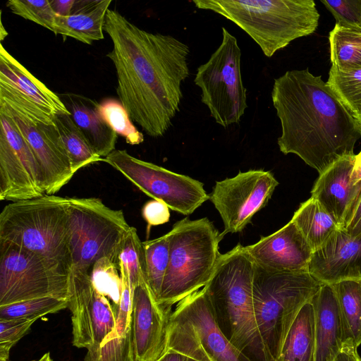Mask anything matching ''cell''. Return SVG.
<instances>
[{"mask_svg":"<svg viewBox=\"0 0 361 361\" xmlns=\"http://www.w3.org/2000/svg\"><path fill=\"white\" fill-rule=\"evenodd\" d=\"M90 279L97 290L115 305H118L122 281L118 266L107 258L98 260L93 265Z\"/></svg>","mask_w":361,"mask_h":361,"instance_id":"cell-36","label":"cell"},{"mask_svg":"<svg viewBox=\"0 0 361 361\" xmlns=\"http://www.w3.org/2000/svg\"><path fill=\"white\" fill-rule=\"evenodd\" d=\"M333 15L336 25L361 30V0H321Z\"/></svg>","mask_w":361,"mask_h":361,"instance_id":"cell-38","label":"cell"},{"mask_svg":"<svg viewBox=\"0 0 361 361\" xmlns=\"http://www.w3.org/2000/svg\"><path fill=\"white\" fill-rule=\"evenodd\" d=\"M308 271L280 272L255 264L253 307L259 334L274 361L301 308L321 286Z\"/></svg>","mask_w":361,"mask_h":361,"instance_id":"cell-8","label":"cell"},{"mask_svg":"<svg viewBox=\"0 0 361 361\" xmlns=\"http://www.w3.org/2000/svg\"><path fill=\"white\" fill-rule=\"evenodd\" d=\"M68 307V300L43 297L0 306V319H37Z\"/></svg>","mask_w":361,"mask_h":361,"instance_id":"cell-33","label":"cell"},{"mask_svg":"<svg viewBox=\"0 0 361 361\" xmlns=\"http://www.w3.org/2000/svg\"><path fill=\"white\" fill-rule=\"evenodd\" d=\"M0 111L7 114L33 152L42 170L46 195H54L74 176L71 161L59 140L55 125H39L5 104Z\"/></svg>","mask_w":361,"mask_h":361,"instance_id":"cell-17","label":"cell"},{"mask_svg":"<svg viewBox=\"0 0 361 361\" xmlns=\"http://www.w3.org/2000/svg\"><path fill=\"white\" fill-rule=\"evenodd\" d=\"M356 119L357 120V121H358V123L360 124V128H361V116H360L357 118H356Z\"/></svg>","mask_w":361,"mask_h":361,"instance_id":"cell-48","label":"cell"},{"mask_svg":"<svg viewBox=\"0 0 361 361\" xmlns=\"http://www.w3.org/2000/svg\"><path fill=\"white\" fill-rule=\"evenodd\" d=\"M244 30L270 58L292 41L313 34L319 13L313 0H194Z\"/></svg>","mask_w":361,"mask_h":361,"instance_id":"cell-4","label":"cell"},{"mask_svg":"<svg viewBox=\"0 0 361 361\" xmlns=\"http://www.w3.org/2000/svg\"><path fill=\"white\" fill-rule=\"evenodd\" d=\"M171 307L159 304L148 286L133 290L132 333L136 361H157L166 350Z\"/></svg>","mask_w":361,"mask_h":361,"instance_id":"cell-18","label":"cell"},{"mask_svg":"<svg viewBox=\"0 0 361 361\" xmlns=\"http://www.w3.org/2000/svg\"><path fill=\"white\" fill-rule=\"evenodd\" d=\"M66 97L68 104L66 106L74 123L95 152L101 157H106L115 150L118 134L99 114V104L75 94H68Z\"/></svg>","mask_w":361,"mask_h":361,"instance_id":"cell-25","label":"cell"},{"mask_svg":"<svg viewBox=\"0 0 361 361\" xmlns=\"http://www.w3.org/2000/svg\"><path fill=\"white\" fill-rule=\"evenodd\" d=\"M118 260V267L127 271L133 290L140 283L148 286L144 244L135 227L131 226L126 235Z\"/></svg>","mask_w":361,"mask_h":361,"instance_id":"cell-32","label":"cell"},{"mask_svg":"<svg viewBox=\"0 0 361 361\" xmlns=\"http://www.w3.org/2000/svg\"><path fill=\"white\" fill-rule=\"evenodd\" d=\"M104 31L113 44L106 56L115 66L119 101L148 135L163 136L180 110L189 47L140 28L116 10L107 11Z\"/></svg>","mask_w":361,"mask_h":361,"instance_id":"cell-1","label":"cell"},{"mask_svg":"<svg viewBox=\"0 0 361 361\" xmlns=\"http://www.w3.org/2000/svg\"><path fill=\"white\" fill-rule=\"evenodd\" d=\"M32 361H52V360L51 358L50 353H47L44 354L39 360Z\"/></svg>","mask_w":361,"mask_h":361,"instance_id":"cell-46","label":"cell"},{"mask_svg":"<svg viewBox=\"0 0 361 361\" xmlns=\"http://www.w3.org/2000/svg\"><path fill=\"white\" fill-rule=\"evenodd\" d=\"M339 307L344 341L361 345V279H347L331 285Z\"/></svg>","mask_w":361,"mask_h":361,"instance_id":"cell-29","label":"cell"},{"mask_svg":"<svg viewBox=\"0 0 361 361\" xmlns=\"http://www.w3.org/2000/svg\"><path fill=\"white\" fill-rule=\"evenodd\" d=\"M308 271L321 284L361 279V234L353 236L343 228L336 230L313 251Z\"/></svg>","mask_w":361,"mask_h":361,"instance_id":"cell-20","label":"cell"},{"mask_svg":"<svg viewBox=\"0 0 361 361\" xmlns=\"http://www.w3.org/2000/svg\"><path fill=\"white\" fill-rule=\"evenodd\" d=\"M71 269L69 283L90 280L93 265L107 258L118 267V257L130 226L122 210L96 197H68Z\"/></svg>","mask_w":361,"mask_h":361,"instance_id":"cell-7","label":"cell"},{"mask_svg":"<svg viewBox=\"0 0 361 361\" xmlns=\"http://www.w3.org/2000/svg\"><path fill=\"white\" fill-rule=\"evenodd\" d=\"M121 293L112 331L96 348L87 350L84 361H136L132 333L133 290L127 271L118 267Z\"/></svg>","mask_w":361,"mask_h":361,"instance_id":"cell-22","label":"cell"},{"mask_svg":"<svg viewBox=\"0 0 361 361\" xmlns=\"http://www.w3.org/2000/svg\"><path fill=\"white\" fill-rule=\"evenodd\" d=\"M291 220L313 251L322 246L340 228L333 216L312 197L300 204Z\"/></svg>","mask_w":361,"mask_h":361,"instance_id":"cell-27","label":"cell"},{"mask_svg":"<svg viewBox=\"0 0 361 361\" xmlns=\"http://www.w3.org/2000/svg\"><path fill=\"white\" fill-rule=\"evenodd\" d=\"M52 120L74 173L89 164L104 160L92 149L71 114H56Z\"/></svg>","mask_w":361,"mask_h":361,"instance_id":"cell-28","label":"cell"},{"mask_svg":"<svg viewBox=\"0 0 361 361\" xmlns=\"http://www.w3.org/2000/svg\"><path fill=\"white\" fill-rule=\"evenodd\" d=\"M147 284L156 300L159 298L170 259V243L168 233L143 242Z\"/></svg>","mask_w":361,"mask_h":361,"instance_id":"cell-31","label":"cell"},{"mask_svg":"<svg viewBox=\"0 0 361 361\" xmlns=\"http://www.w3.org/2000/svg\"><path fill=\"white\" fill-rule=\"evenodd\" d=\"M355 154L344 157L322 173L314 182L311 197L317 200L343 228L361 196V181L352 179Z\"/></svg>","mask_w":361,"mask_h":361,"instance_id":"cell-21","label":"cell"},{"mask_svg":"<svg viewBox=\"0 0 361 361\" xmlns=\"http://www.w3.org/2000/svg\"><path fill=\"white\" fill-rule=\"evenodd\" d=\"M90 281L69 284L68 307L71 312L73 345L97 348L116 324L117 305Z\"/></svg>","mask_w":361,"mask_h":361,"instance_id":"cell-16","label":"cell"},{"mask_svg":"<svg viewBox=\"0 0 361 361\" xmlns=\"http://www.w3.org/2000/svg\"><path fill=\"white\" fill-rule=\"evenodd\" d=\"M188 361H197V360L188 357Z\"/></svg>","mask_w":361,"mask_h":361,"instance_id":"cell-49","label":"cell"},{"mask_svg":"<svg viewBox=\"0 0 361 361\" xmlns=\"http://www.w3.org/2000/svg\"><path fill=\"white\" fill-rule=\"evenodd\" d=\"M167 233L170 259L159 303L172 307L208 283L221 255L219 245L224 235L207 217L181 219Z\"/></svg>","mask_w":361,"mask_h":361,"instance_id":"cell-6","label":"cell"},{"mask_svg":"<svg viewBox=\"0 0 361 361\" xmlns=\"http://www.w3.org/2000/svg\"><path fill=\"white\" fill-rule=\"evenodd\" d=\"M188 357L173 350L166 352L157 361H188Z\"/></svg>","mask_w":361,"mask_h":361,"instance_id":"cell-44","label":"cell"},{"mask_svg":"<svg viewBox=\"0 0 361 361\" xmlns=\"http://www.w3.org/2000/svg\"><path fill=\"white\" fill-rule=\"evenodd\" d=\"M111 0H75L71 15L56 16L53 32L87 44L104 39V25Z\"/></svg>","mask_w":361,"mask_h":361,"instance_id":"cell-24","label":"cell"},{"mask_svg":"<svg viewBox=\"0 0 361 361\" xmlns=\"http://www.w3.org/2000/svg\"><path fill=\"white\" fill-rule=\"evenodd\" d=\"M222 40L209 60L200 65L194 82L201 102L215 122L224 128L240 123L247 104L241 75V51L237 39L221 27Z\"/></svg>","mask_w":361,"mask_h":361,"instance_id":"cell-10","label":"cell"},{"mask_svg":"<svg viewBox=\"0 0 361 361\" xmlns=\"http://www.w3.org/2000/svg\"><path fill=\"white\" fill-rule=\"evenodd\" d=\"M326 82L355 118L361 116V69L342 72L331 66Z\"/></svg>","mask_w":361,"mask_h":361,"instance_id":"cell-34","label":"cell"},{"mask_svg":"<svg viewBox=\"0 0 361 361\" xmlns=\"http://www.w3.org/2000/svg\"><path fill=\"white\" fill-rule=\"evenodd\" d=\"M343 229L353 236L361 234V196Z\"/></svg>","mask_w":361,"mask_h":361,"instance_id":"cell-42","label":"cell"},{"mask_svg":"<svg viewBox=\"0 0 361 361\" xmlns=\"http://www.w3.org/2000/svg\"><path fill=\"white\" fill-rule=\"evenodd\" d=\"M98 110L104 120L127 143L139 145L144 141L143 134L132 123L121 102L113 98L104 99L98 104Z\"/></svg>","mask_w":361,"mask_h":361,"instance_id":"cell-35","label":"cell"},{"mask_svg":"<svg viewBox=\"0 0 361 361\" xmlns=\"http://www.w3.org/2000/svg\"><path fill=\"white\" fill-rule=\"evenodd\" d=\"M314 312L311 300L301 308L288 331L279 361H314Z\"/></svg>","mask_w":361,"mask_h":361,"instance_id":"cell-26","label":"cell"},{"mask_svg":"<svg viewBox=\"0 0 361 361\" xmlns=\"http://www.w3.org/2000/svg\"><path fill=\"white\" fill-rule=\"evenodd\" d=\"M329 39L331 66L342 72L361 69V30L335 25Z\"/></svg>","mask_w":361,"mask_h":361,"instance_id":"cell-30","label":"cell"},{"mask_svg":"<svg viewBox=\"0 0 361 361\" xmlns=\"http://www.w3.org/2000/svg\"><path fill=\"white\" fill-rule=\"evenodd\" d=\"M334 361H361L355 343L350 339L344 341L340 352Z\"/></svg>","mask_w":361,"mask_h":361,"instance_id":"cell-41","label":"cell"},{"mask_svg":"<svg viewBox=\"0 0 361 361\" xmlns=\"http://www.w3.org/2000/svg\"><path fill=\"white\" fill-rule=\"evenodd\" d=\"M35 322L31 319H0V359L8 360L11 348Z\"/></svg>","mask_w":361,"mask_h":361,"instance_id":"cell-39","label":"cell"},{"mask_svg":"<svg viewBox=\"0 0 361 361\" xmlns=\"http://www.w3.org/2000/svg\"><path fill=\"white\" fill-rule=\"evenodd\" d=\"M43 297L68 300V275L41 255L0 242V306Z\"/></svg>","mask_w":361,"mask_h":361,"instance_id":"cell-11","label":"cell"},{"mask_svg":"<svg viewBox=\"0 0 361 361\" xmlns=\"http://www.w3.org/2000/svg\"><path fill=\"white\" fill-rule=\"evenodd\" d=\"M7 35H8V32L6 30H4L2 23L1 22V32H0L1 40H3Z\"/></svg>","mask_w":361,"mask_h":361,"instance_id":"cell-47","label":"cell"},{"mask_svg":"<svg viewBox=\"0 0 361 361\" xmlns=\"http://www.w3.org/2000/svg\"><path fill=\"white\" fill-rule=\"evenodd\" d=\"M142 215L147 223L148 229L152 226L166 224L170 219L169 207L164 202L154 199L143 205Z\"/></svg>","mask_w":361,"mask_h":361,"instance_id":"cell-40","label":"cell"},{"mask_svg":"<svg viewBox=\"0 0 361 361\" xmlns=\"http://www.w3.org/2000/svg\"><path fill=\"white\" fill-rule=\"evenodd\" d=\"M314 312V360L334 361L344 342L339 307L331 285L322 284L312 299Z\"/></svg>","mask_w":361,"mask_h":361,"instance_id":"cell-23","label":"cell"},{"mask_svg":"<svg viewBox=\"0 0 361 361\" xmlns=\"http://www.w3.org/2000/svg\"><path fill=\"white\" fill-rule=\"evenodd\" d=\"M44 195L38 161L13 120L0 111V200L13 202Z\"/></svg>","mask_w":361,"mask_h":361,"instance_id":"cell-15","label":"cell"},{"mask_svg":"<svg viewBox=\"0 0 361 361\" xmlns=\"http://www.w3.org/2000/svg\"><path fill=\"white\" fill-rule=\"evenodd\" d=\"M68 198L55 195L6 205L0 214V242L42 256L70 274Z\"/></svg>","mask_w":361,"mask_h":361,"instance_id":"cell-5","label":"cell"},{"mask_svg":"<svg viewBox=\"0 0 361 361\" xmlns=\"http://www.w3.org/2000/svg\"><path fill=\"white\" fill-rule=\"evenodd\" d=\"M279 183L269 171L250 169L216 181L209 200L220 214L221 234L241 232L264 208Z\"/></svg>","mask_w":361,"mask_h":361,"instance_id":"cell-13","label":"cell"},{"mask_svg":"<svg viewBox=\"0 0 361 361\" xmlns=\"http://www.w3.org/2000/svg\"><path fill=\"white\" fill-rule=\"evenodd\" d=\"M166 350L197 361H250L219 329L203 288L183 298L172 312Z\"/></svg>","mask_w":361,"mask_h":361,"instance_id":"cell-9","label":"cell"},{"mask_svg":"<svg viewBox=\"0 0 361 361\" xmlns=\"http://www.w3.org/2000/svg\"><path fill=\"white\" fill-rule=\"evenodd\" d=\"M103 161L147 195L183 215L192 214L209 200L203 183L139 159L126 149H115Z\"/></svg>","mask_w":361,"mask_h":361,"instance_id":"cell-12","label":"cell"},{"mask_svg":"<svg viewBox=\"0 0 361 361\" xmlns=\"http://www.w3.org/2000/svg\"><path fill=\"white\" fill-rule=\"evenodd\" d=\"M255 263L238 243L221 254L208 283L202 288L214 319L227 340L250 361H274L257 325L253 307Z\"/></svg>","mask_w":361,"mask_h":361,"instance_id":"cell-3","label":"cell"},{"mask_svg":"<svg viewBox=\"0 0 361 361\" xmlns=\"http://www.w3.org/2000/svg\"><path fill=\"white\" fill-rule=\"evenodd\" d=\"M245 248L256 265L280 272L308 271L313 253L291 219L277 231L261 237L256 243Z\"/></svg>","mask_w":361,"mask_h":361,"instance_id":"cell-19","label":"cell"},{"mask_svg":"<svg viewBox=\"0 0 361 361\" xmlns=\"http://www.w3.org/2000/svg\"><path fill=\"white\" fill-rule=\"evenodd\" d=\"M352 179L355 183L361 181V152L358 154L355 155Z\"/></svg>","mask_w":361,"mask_h":361,"instance_id":"cell-45","label":"cell"},{"mask_svg":"<svg viewBox=\"0 0 361 361\" xmlns=\"http://www.w3.org/2000/svg\"><path fill=\"white\" fill-rule=\"evenodd\" d=\"M0 103L32 121L54 125L52 116L71 114L62 99L0 44Z\"/></svg>","mask_w":361,"mask_h":361,"instance_id":"cell-14","label":"cell"},{"mask_svg":"<svg viewBox=\"0 0 361 361\" xmlns=\"http://www.w3.org/2000/svg\"><path fill=\"white\" fill-rule=\"evenodd\" d=\"M6 6L12 13L53 32L54 19L57 15L52 9L50 1L9 0Z\"/></svg>","mask_w":361,"mask_h":361,"instance_id":"cell-37","label":"cell"},{"mask_svg":"<svg viewBox=\"0 0 361 361\" xmlns=\"http://www.w3.org/2000/svg\"><path fill=\"white\" fill-rule=\"evenodd\" d=\"M271 97L281 123L277 144L283 154H296L319 174L355 154L360 124L321 75L308 68L288 71L274 80Z\"/></svg>","mask_w":361,"mask_h":361,"instance_id":"cell-2","label":"cell"},{"mask_svg":"<svg viewBox=\"0 0 361 361\" xmlns=\"http://www.w3.org/2000/svg\"><path fill=\"white\" fill-rule=\"evenodd\" d=\"M0 361H8V360H6V359H0Z\"/></svg>","mask_w":361,"mask_h":361,"instance_id":"cell-50","label":"cell"},{"mask_svg":"<svg viewBox=\"0 0 361 361\" xmlns=\"http://www.w3.org/2000/svg\"><path fill=\"white\" fill-rule=\"evenodd\" d=\"M75 0H51L50 5L54 12L60 16L71 15L74 7Z\"/></svg>","mask_w":361,"mask_h":361,"instance_id":"cell-43","label":"cell"}]
</instances>
